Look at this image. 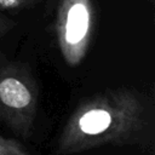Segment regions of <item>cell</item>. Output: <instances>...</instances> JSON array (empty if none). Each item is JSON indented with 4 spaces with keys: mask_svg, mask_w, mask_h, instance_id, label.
I'll use <instances>...</instances> for the list:
<instances>
[{
    "mask_svg": "<svg viewBox=\"0 0 155 155\" xmlns=\"http://www.w3.org/2000/svg\"><path fill=\"white\" fill-rule=\"evenodd\" d=\"M154 113L149 98L133 87H113L81 99L67 119L56 155H75L113 147H143L151 142Z\"/></svg>",
    "mask_w": 155,
    "mask_h": 155,
    "instance_id": "obj_1",
    "label": "cell"
},
{
    "mask_svg": "<svg viewBox=\"0 0 155 155\" xmlns=\"http://www.w3.org/2000/svg\"><path fill=\"white\" fill-rule=\"evenodd\" d=\"M39 105V87L30 69L0 59V121L23 138L31 134Z\"/></svg>",
    "mask_w": 155,
    "mask_h": 155,
    "instance_id": "obj_2",
    "label": "cell"
},
{
    "mask_svg": "<svg viewBox=\"0 0 155 155\" xmlns=\"http://www.w3.org/2000/svg\"><path fill=\"white\" fill-rule=\"evenodd\" d=\"M98 24L96 0H57L53 30L59 52L69 67L86 57Z\"/></svg>",
    "mask_w": 155,
    "mask_h": 155,
    "instance_id": "obj_3",
    "label": "cell"
},
{
    "mask_svg": "<svg viewBox=\"0 0 155 155\" xmlns=\"http://www.w3.org/2000/svg\"><path fill=\"white\" fill-rule=\"evenodd\" d=\"M0 155H31L19 142L0 134Z\"/></svg>",
    "mask_w": 155,
    "mask_h": 155,
    "instance_id": "obj_4",
    "label": "cell"
},
{
    "mask_svg": "<svg viewBox=\"0 0 155 155\" xmlns=\"http://www.w3.org/2000/svg\"><path fill=\"white\" fill-rule=\"evenodd\" d=\"M40 1L42 0H0V12L29 8L35 6Z\"/></svg>",
    "mask_w": 155,
    "mask_h": 155,
    "instance_id": "obj_5",
    "label": "cell"
},
{
    "mask_svg": "<svg viewBox=\"0 0 155 155\" xmlns=\"http://www.w3.org/2000/svg\"><path fill=\"white\" fill-rule=\"evenodd\" d=\"M15 22L2 15H0V38H2L6 33H8L13 27H15Z\"/></svg>",
    "mask_w": 155,
    "mask_h": 155,
    "instance_id": "obj_6",
    "label": "cell"
}]
</instances>
